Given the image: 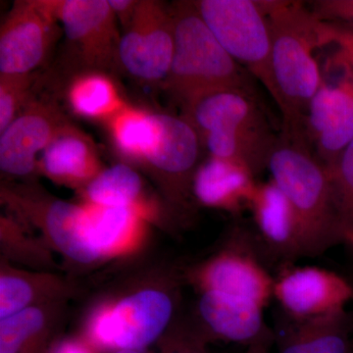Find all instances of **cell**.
Wrapping results in <instances>:
<instances>
[{
    "instance_id": "1",
    "label": "cell",
    "mask_w": 353,
    "mask_h": 353,
    "mask_svg": "<svg viewBox=\"0 0 353 353\" xmlns=\"http://www.w3.org/2000/svg\"><path fill=\"white\" fill-rule=\"evenodd\" d=\"M259 3L270 28L275 102L283 116L281 134L290 139H306L309 104L323 81L321 69L313 54L320 48L316 18L299 2Z\"/></svg>"
},
{
    "instance_id": "2",
    "label": "cell",
    "mask_w": 353,
    "mask_h": 353,
    "mask_svg": "<svg viewBox=\"0 0 353 353\" xmlns=\"http://www.w3.org/2000/svg\"><path fill=\"white\" fill-rule=\"evenodd\" d=\"M267 169L296 211L306 257L320 256L334 246L345 245L331 172L305 139L280 134Z\"/></svg>"
},
{
    "instance_id": "3",
    "label": "cell",
    "mask_w": 353,
    "mask_h": 353,
    "mask_svg": "<svg viewBox=\"0 0 353 353\" xmlns=\"http://www.w3.org/2000/svg\"><path fill=\"white\" fill-rule=\"evenodd\" d=\"M183 111L209 157L241 165L255 176L268 168L279 137L272 131L255 94L232 88L217 90Z\"/></svg>"
},
{
    "instance_id": "4",
    "label": "cell",
    "mask_w": 353,
    "mask_h": 353,
    "mask_svg": "<svg viewBox=\"0 0 353 353\" xmlns=\"http://www.w3.org/2000/svg\"><path fill=\"white\" fill-rule=\"evenodd\" d=\"M175 50L163 88L182 108L221 90L255 94L250 73L231 57L213 36L194 1L171 6Z\"/></svg>"
},
{
    "instance_id": "5",
    "label": "cell",
    "mask_w": 353,
    "mask_h": 353,
    "mask_svg": "<svg viewBox=\"0 0 353 353\" xmlns=\"http://www.w3.org/2000/svg\"><path fill=\"white\" fill-rule=\"evenodd\" d=\"M197 12L222 48L276 99L268 20L259 1L197 0Z\"/></svg>"
},
{
    "instance_id": "6",
    "label": "cell",
    "mask_w": 353,
    "mask_h": 353,
    "mask_svg": "<svg viewBox=\"0 0 353 353\" xmlns=\"http://www.w3.org/2000/svg\"><path fill=\"white\" fill-rule=\"evenodd\" d=\"M253 228L234 225L226 245L194 272L203 292L239 297L266 307L273 299L274 277Z\"/></svg>"
},
{
    "instance_id": "7",
    "label": "cell",
    "mask_w": 353,
    "mask_h": 353,
    "mask_svg": "<svg viewBox=\"0 0 353 353\" xmlns=\"http://www.w3.org/2000/svg\"><path fill=\"white\" fill-rule=\"evenodd\" d=\"M330 62L336 73L328 67V76L322 75L305 120L311 150L329 170L353 141V70L340 48Z\"/></svg>"
},
{
    "instance_id": "8",
    "label": "cell",
    "mask_w": 353,
    "mask_h": 353,
    "mask_svg": "<svg viewBox=\"0 0 353 353\" xmlns=\"http://www.w3.org/2000/svg\"><path fill=\"white\" fill-rule=\"evenodd\" d=\"M174 50L171 6L139 0L132 22L121 34V67L143 82L162 83L170 72Z\"/></svg>"
},
{
    "instance_id": "9",
    "label": "cell",
    "mask_w": 353,
    "mask_h": 353,
    "mask_svg": "<svg viewBox=\"0 0 353 353\" xmlns=\"http://www.w3.org/2000/svg\"><path fill=\"white\" fill-rule=\"evenodd\" d=\"M48 6L83 71L108 73L121 67V34L108 0H48Z\"/></svg>"
},
{
    "instance_id": "10",
    "label": "cell",
    "mask_w": 353,
    "mask_h": 353,
    "mask_svg": "<svg viewBox=\"0 0 353 353\" xmlns=\"http://www.w3.org/2000/svg\"><path fill=\"white\" fill-rule=\"evenodd\" d=\"M170 294L143 290L102 311L92 322V341L108 350H143L157 340L173 315Z\"/></svg>"
},
{
    "instance_id": "11",
    "label": "cell",
    "mask_w": 353,
    "mask_h": 353,
    "mask_svg": "<svg viewBox=\"0 0 353 353\" xmlns=\"http://www.w3.org/2000/svg\"><path fill=\"white\" fill-rule=\"evenodd\" d=\"M273 299L285 318L306 321L345 310L353 301L347 276L317 266H281L274 276Z\"/></svg>"
},
{
    "instance_id": "12",
    "label": "cell",
    "mask_w": 353,
    "mask_h": 353,
    "mask_svg": "<svg viewBox=\"0 0 353 353\" xmlns=\"http://www.w3.org/2000/svg\"><path fill=\"white\" fill-rule=\"evenodd\" d=\"M48 0L13 4L0 29V74H31L48 57L57 34Z\"/></svg>"
},
{
    "instance_id": "13",
    "label": "cell",
    "mask_w": 353,
    "mask_h": 353,
    "mask_svg": "<svg viewBox=\"0 0 353 353\" xmlns=\"http://www.w3.org/2000/svg\"><path fill=\"white\" fill-rule=\"evenodd\" d=\"M248 210L252 214L253 231L268 261L283 266L306 257L296 211L273 181L257 183Z\"/></svg>"
},
{
    "instance_id": "14",
    "label": "cell",
    "mask_w": 353,
    "mask_h": 353,
    "mask_svg": "<svg viewBox=\"0 0 353 353\" xmlns=\"http://www.w3.org/2000/svg\"><path fill=\"white\" fill-rule=\"evenodd\" d=\"M54 104L32 99L13 122L0 132V168L13 176H27L38 167V157L65 123Z\"/></svg>"
},
{
    "instance_id": "15",
    "label": "cell",
    "mask_w": 353,
    "mask_h": 353,
    "mask_svg": "<svg viewBox=\"0 0 353 353\" xmlns=\"http://www.w3.org/2000/svg\"><path fill=\"white\" fill-rule=\"evenodd\" d=\"M197 313L204 329L202 341L214 339L246 347L275 345V331L264 317V308L246 299L203 292Z\"/></svg>"
},
{
    "instance_id": "16",
    "label": "cell",
    "mask_w": 353,
    "mask_h": 353,
    "mask_svg": "<svg viewBox=\"0 0 353 353\" xmlns=\"http://www.w3.org/2000/svg\"><path fill=\"white\" fill-rule=\"evenodd\" d=\"M157 137L145 163L165 176L176 201L183 202L192 192L201 139L194 126L183 118L155 113Z\"/></svg>"
},
{
    "instance_id": "17",
    "label": "cell",
    "mask_w": 353,
    "mask_h": 353,
    "mask_svg": "<svg viewBox=\"0 0 353 353\" xmlns=\"http://www.w3.org/2000/svg\"><path fill=\"white\" fill-rule=\"evenodd\" d=\"M257 183L245 167L209 157L197 167L192 194L202 205L239 215L250 209Z\"/></svg>"
},
{
    "instance_id": "18",
    "label": "cell",
    "mask_w": 353,
    "mask_h": 353,
    "mask_svg": "<svg viewBox=\"0 0 353 353\" xmlns=\"http://www.w3.org/2000/svg\"><path fill=\"white\" fill-rule=\"evenodd\" d=\"M38 167L52 180L66 183H88L102 171L94 141L68 121L41 153Z\"/></svg>"
},
{
    "instance_id": "19",
    "label": "cell",
    "mask_w": 353,
    "mask_h": 353,
    "mask_svg": "<svg viewBox=\"0 0 353 353\" xmlns=\"http://www.w3.org/2000/svg\"><path fill=\"white\" fill-rule=\"evenodd\" d=\"M275 331L277 353H353L352 312L292 321L285 318Z\"/></svg>"
},
{
    "instance_id": "20",
    "label": "cell",
    "mask_w": 353,
    "mask_h": 353,
    "mask_svg": "<svg viewBox=\"0 0 353 353\" xmlns=\"http://www.w3.org/2000/svg\"><path fill=\"white\" fill-rule=\"evenodd\" d=\"M66 99L75 115L104 123L128 104L113 79L99 71L78 74L69 83Z\"/></svg>"
},
{
    "instance_id": "21",
    "label": "cell",
    "mask_w": 353,
    "mask_h": 353,
    "mask_svg": "<svg viewBox=\"0 0 353 353\" xmlns=\"http://www.w3.org/2000/svg\"><path fill=\"white\" fill-rule=\"evenodd\" d=\"M46 229L57 248L81 263H90L101 255L92 245L88 208L69 202H51L44 214Z\"/></svg>"
},
{
    "instance_id": "22",
    "label": "cell",
    "mask_w": 353,
    "mask_h": 353,
    "mask_svg": "<svg viewBox=\"0 0 353 353\" xmlns=\"http://www.w3.org/2000/svg\"><path fill=\"white\" fill-rule=\"evenodd\" d=\"M105 124L115 150L128 160L145 163L157 137L155 113L127 104Z\"/></svg>"
},
{
    "instance_id": "23",
    "label": "cell",
    "mask_w": 353,
    "mask_h": 353,
    "mask_svg": "<svg viewBox=\"0 0 353 353\" xmlns=\"http://www.w3.org/2000/svg\"><path fill=\"white\" fill-rule=\"evenodd\" d=\"M141 190V176L126 164H116L102 170L88 183L85 196L94 206L134 208Z\"/></svg>"
},
{
    "instance_id": "24",
    "label": "cell",
    "mask_w": 353,
    "mask_h": 353,
    "mask_svg": "<svg viewBox=\"0 0 353 353\" xmlns=\"http://www.w3.org/2000/svg\"><path fill=\"white\" fill-rule=\"evenodd\" d=\"M88 228L92 245L99 255L112 250L136 222V208L126 206L88 208Z\"/></svg>"
},
{
    "instance_id": "25",
    "label": "cell",
    "mask_w": 353,
    "mask_h": 353,
    "mask_svg": "<svg viewBox=\"0 0 353 353\" xmlns=\"http://www.w3.org/2000/svg\"><path fill=\"white\" fill-rule=\"evenodd\" d=\"M345 243L353 253V141L330 169Z\"/></svg>"
},
{
    "instance_id": "26",
    "label": "cell",
    "mask_w": 353,
    "mask_h": 353,
    "mask_svg": "<svg viewBox=\"0 0 353 353\" xmlns=\"http://www.w3.org/2000/svg\"><path fill=\"white\" fill-rule=\"evenodd\" d=\"M43 314L37 308H26L0 323V353H23L43 328Z\"/></svg>"
},
{
    "instance_id": "27",
    "label": "cell",
    "mask_w": 353,
    "mask_h": 353,
    "mask_svg": "<svg viewBox=\"0 0 353 353\" xmlns=\"http://www.w3.org/2000/svg\"><path fill=\"white\" fill-rule=\"evenodd\" d=\"M32 74H0V132L4 131L32 101Z\"/></svg>"
},
{
    "instance_id": "28",
    "label": "cell",
    "mask_w": 353,
    "mask_h": 353,
    "mask_svg": "<svg viewBox=\"0 0 353 353\" xmlns=\"http://www.w3.org/2000/svg\"><path fill=\"white\" fill-rule=\"evenodd\" d=\"M32 290L22 279L4 276L0 280V317L1 320L27 308Z\"/></svg>"
},
{
    "instance_id": "29",
    "label": "cell",
    "mask_w": 353,
    "mask_h": 353,
    "mask_svg": "<svg viewBox=\"0 0 353 353\" xmlns=\"http://www.w3.org/2000/svg\"><path fill=\"white\" fill-rule=\"evenodd\" d=\"M310 6L316 19L353 30V0H316Z\"/></svg>"
},
{
    "instance_id": "30",
    "label": "cell",
    "mask_w": 353,
    "mask_h": 353,
    "mask_svg": "<svg viewBox=\"0 0 353 353\" xmlns=\"http://www.w3.org/2000/svg\"><path fill=\"white\" fill-rule=\"evenodd\" d=\"M316 31L319 38L320 46L334 44L347 57L353 70V30L345 26L324 22L317 19Z\"/></svg>"
},
{
    "instance_id": "31",
    "label": "cell",
    "mask_w": 353,
    "mask_h": 353,
    "mask_svg": "<svg viewBox=\"0 0 353 353\" xmlns=\"http://www.w3.org/2000/svg\"><path fill=\"white\" fill-rule=\"evenodd\" d=\"M108 3L124 30L132 22L139 0H108Z\"/></svg>"
},
{
    "instance_id": "32",
    "label": "cell",
    "mask_w": 353,
    "mask_h": 353,
    "mask_svg": "<svg viewBox=\"0 0 353 353\" xmlns=\"http://www.w3.org/2000/svg\"><path fill=\"white\" fill-rule=\"evenodd\" d=\"M164 353H208L204 350V343L194 336L180 339L174 341L170 347H167Z\"/></svg>"
},
{
    "instance_id": "33",
    "label": "cell",
    "mask_w": 353,
    "mask_h": 353,
    "mask_svg": "<svg viewBox=\"0 0 353 353\" xmlns=\"http://www.w3.org/2000/svg\"><path fill=\"white\" fill-rule=\"evenodd\" d=\"M51 353H92L83 343L77 341H63L58 345Z\"/></svg>"
},
{
    "instance_id": "34",
    "label": "cell",
    "mask_w": 353,
    "mask_h": 353,
    "mask_svg": "<svg viewBox=\"0 0 353 353\" xmlns=\"http://www.w3.org/2000/svg\"><path fill=\"white\" fill-rule=\"evenodd\" d=\"M271 347L266 345H259L248 347L245 353H270Z\"/></svg>"
},
{
    "instance_id": "35",
    "label": "cell",
    "mask_w": 353,
    "mask_h": 353,
    "mask_svg": "<svg viewBox=\"0 0 353 353\" xmlns=\"http://www.w3.org/2000/svg\"><path fill=\"white\" fill-rule=\"evenodd\" d=\"M113 353H145V352H143V350H114Z\"/></svg>"
},
{
    "instance_id": "36",
    "label": "cell",
    "mask_w": 353,
    "mask_h": 353,
    "mask_svg": "<svg viewBox=\"0 0 353 353\" xmlns=\"http://www.w3.org/2000/svg\"><path fill=\"white\" fill-rule=\"evenodd\" d=\"M347 276L348 281H350V285H352V290H353V270L348 272ZM353 303V301H352ZM352 321H353V311H352Z\"/></svg>"
}]
</instances>
